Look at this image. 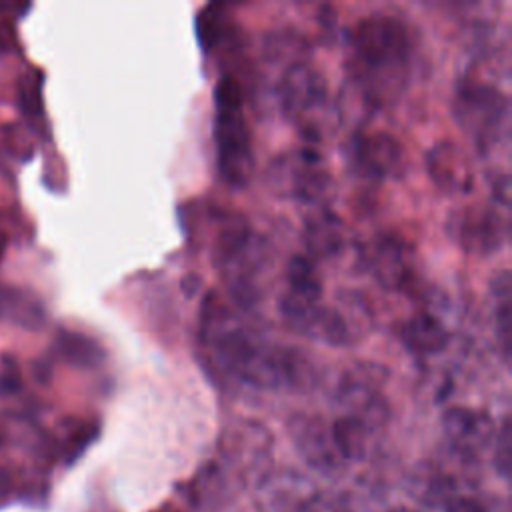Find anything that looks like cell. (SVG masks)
Wrapping results in <instances>:
<instances>
[{"label": "cell", "instance_id": "cell-16", "mask_svg": "<svg viewBox=\"0 0 512 512\" xmlns=\"http://www.w3.org/2000/svg\"><path fill=\"white\" fill-rule=\"evenodd\" d=\"M0 320L34 330L44 324L46 310L32 292L0 284Z\"/></svg>", "mask_w": 512, "mask_h": 512}, {"label": "cell", "instance_id": "cell-27", "mask_svg": "<svg viewBox=\"0 0 512 512\" xmlns=\"http://www.w3.org/2000/svg\"><path fill=\"white\" fill-rule=\"evenodd\" d=\"M4 252H6V236H4V232L0 230V260H2Z\"/></svg>", "mask_w": 512, "mask_h": 512}, {"label": "cell", "instance_id": "cell-28", "mask_svg": "<svg viewBox=\"0 0 512 512\" xmlns=\"http://www.w3.org/2000/svg\"><path fill=\"white\" fill-rule=\"evenodd\" d=\"M388 512H416V510L406 508V506H400V508H392V510H388Z\"/></svg>", "mask_w": 512, "mask_h": 512}, {"label": "cell", "instance_id": "cell-20", "mask_svg": "<svg viewBox=\"0 0 512 512\" xmlns=\"http://www.w3.org/2000/svg\"><path fill=\"white\" fill-rule=\"evenodd\" d=\"M332 308L342 318L352 342L362 338L370 330V324H372L370 306L364 300V296H360L358 292H340Z\"/></svg>", "mask_w": 512, "mask_h": 512}, {"label": "cell", "instance_id": "cell-24", "mask_svg": "<svg viewBox=\"0 0 512 512\" xmlns=\"http://www.w3.org/2000/svg\"><path fill=\"white\" fill-rule=\"evenodd\" d=\"M20 388V370L12 360H6V364L0 368V392L12 394Z\"/></svg>", "mask_w": 512, "mask_h": 512}, {"label": "cell", "instance_id": "cell-2", "mask_svg": "<svg viewBox=\"0 0 512 512\" xmlns=\"http://www.w3.org/2000/svg\"><path fill=\"white\" fill-rule=\"evenodd\" d=\"M214 140L222 180L244 186L254 174V150L248 122L242 112V90L232 74H224L214 88Z\"/></svg>", "mask_w": 512, "mask_h": 512}, {"label": "cell", "instance_id": "cell-19", "mask_svg": "<svg viewBox=\"0 0 512 512\" xmlns=\"http://www.w3.org/2000/svg\"><path fill=\"white\" fill-rule=\"evenodd\" d=\"M56 350L66 362L82 368H94L104 360V350L96 340L72 330L58 332Z\"/></svg>", "mask_w": 512, "mask_h": 512}, {"label": "cell", "instance_id": "cell-15", "mask_svg": "<svg viewBox=\"0 0 512 512\" xmlns=\"http://www.w3.org/2000/svg\"><path fill=\"white\" fill-rule=\"evenodd\" d=\"M400 338L412 354L432 356L448 346L450 336L446 326L436 316H432L430 312H416L404 322Z\"/></svg>", "mask_w": 512, "mask_h": 512}, {"label": "cell", "instance_id": "cell-13", "mask_svg": "<svg viewBox=\"0 0 512 512\" xmlns=\"http://www.w3.org/2000/svg\"><path fill=\"white\" fill-rule=\"evenodd\" d=\"M348 242V228L344 220L328 210L326 206H316L304 220V246L306 256L314 258H334Z\"/></svg>", "mask_w": 512, "mask_h": 512}, {"label": "cell", "instance_id": "cell-14", "mask_svg": "<svg viewBox=\"0 0 512 512\" xmlns=\"http://www.w3.org/2000/svg\"><path fill=\"white\" fill-rule=\"evenodd\" d=\"M426 168L432 182L446 192H466L472 188V168L452 142H438L426 154Z\"/></svg>", "mask_w": 512, "mask_h": 512}, {"label": "cell", "instance_id": "cell-1", "mask_svg": "<svg viewBox=\"0 0 512 512\" xmlns=\"http://www.w3.org/2000/svg\"><path fill=\"white\" fill-rule=\"evenodd\" d=\"M410 34L388 14H370L352 30V72L362 92L384 98L402 88L408 78Z\"/></svg>", "mask_w": 512, "mask_h": 512}, {"label": "cell", "instance_id": "cell-22", "mask_svg": "<svg viewBox=\"0 0 512 512\" xmlns=\"http://www.w3.org/2000/svg\"><path fill=\"white\" fill-rule=\"evenodd\" d=\"M492 442H494V466L498 474L506 478L510 474V464H512V432H510L508 418L502 422L500 428H496Z\"/></svg>", "mask_w": 512, "mask_h": 512}, {"label": "cell", "instance_id": "cell-4", "mask_svg": "<svg viewBox=\"0 0 512 512\" xmlns=\"http://www.w3.org/2000/svg\"><path fill=\"white\" fill-rule=\"evenodd\" d=\"M454 116L478 144L500 138L508 122V98L484 82H464L454 96Z\"/></svg>", "mask_w": 512, "mask_h": 512}, {"label": "cell", "instance_id": "cell-18", "mask_svg": "<svg viewBox=\"0 0 512 512\" xmlns=\"http://www.w3.org/2000/svg\"><path fill=\"white\" fill-rule=\"evenodd\" d=\"M490 296H492V312H494V326L496 336L500 340V352L504 362L510 356V274L508 270H500L490 282Z\"/></svg>", "mask_w": 512, "mask_h": 512}, {"label": "cell", "instance_id": "cell-11", "mask_svg": "<svg viewBox=\"0 0 512 512\" xmlns=\"http://www.w3.org/2000/svg\"><path fill=\"white\" fill-rule=\"evenodd\" d=\"M288 434L304 462L320 472H336L344 460L334 444L330 424L312 414H296L288 422Z\"/></svg>", "mask_w": 512, "mask_h": 512}, {"label": "cell", "instance_id": "cell-23", "mask_svg": "<svg viewBox=\"0 0 512 512\" xmlns=\"http://www.w3.org/2000/svg\"><path fill=\"white\" fill-rule=\"evenodd\" d=\"M92 436H94V430H92L88 424L76 422V424L68 430V434L64 436V444H62L64 454H66L68 458L78 456V454L86 448V444L92 440Z\"/></svg>", "mask_w": 512, "mask_h": 512}, {"label": "cell", "instance_id": "cell-25", "mask_svg": "<svg viewBox=\"0 0 512 512\" xmlns=\"http://www.w3.org/2000/svg\"><path fill=\"white\" fill-rule=\"evenodd\" d=\"M444 512H486V508L476 502L474 498H464V496H456L446 504Z\"/></svg>", "mask_w": 512, "mask_h": 512}, {"label": "cell", "instance_id": "cell-3", "mask_svg": "<svg viewBox=\"0 0 512 512\" xmlns=\"http://www.w3.org/2000/svg\"><path fill=\"white\" fill-rule=\"evenodd\" d=\"M270 190L310 206H324L332 194V178L314 148H298L276 156L268 166Z\"/></svg>", "mask_w": 512, "mask_h": 512}, {"label": "cell", "instance_id": "cell-26", "mask_svg": "<svg viewBox=\"0 0 512 512\" xmlns=\"http://www.w3.org/2000/svg\"><path fill=\"white\" fill-rule=\"evenodd\" d=\"M10 46H12V32L8 28V22L0 20V54L10 50Z\"/></svg>", "mask_w": 512, "mask_h": 512}, {"label": "cell", "instance_id": "cell-7", "mask_svg": "<svg viewBox=\"0 0 512 512\" xmlns=\"http://www.w3.org/2000/svg\"><path fill=\"white\" fill-rule=\"evenodd\" d=\"M448 234L464 250L488 254L498 250L508 238V206H470L454 212L446 222Z\"/></svg>", "mask_w": 512, "mask_h": 512}, {"label": "cell", "instance_id": "cell-9", "mask_svg": "<svg viewBox=\"0 0 512 512\" xmlns=\"http://www.w3.org/2000/svg\"><path fill=\"white\" fill-rule=\"evenodd\" d=\"M442 432L456 456L472 460L492 444L496 424L486 410L450 406L442 414Z\"/></svg>", "mask_w": 512, "mask_h": 512}, {"label": "cell", "instance_id": "cell-10", "mask_svg": "<svg viewBox=\"0 0 512 512\" xmlns=\"http://www.w3.org/2000/svg\"><path fill=\"white\" fill-rule=\"evenodd\" d=\"M326 96V80L320 72L304 62L290 64L278 84V98L282 110L290 118L304 124H308L314 110L324 108Z\"/></svg>", "mask_w": 512, "mask_h": 512}, {"label": "cell", "instance_id": "cell-5", "mask_svg": "<svg viewBox=\"0 0 512 512\" xmlns=\"http://www.w3.org/2000/svg\"><path fill=\"white\" fill-rule=\"evenodd\" d=\"M270 452L272 436L260 422H236L220 438V466L230 468L244 482L262 484L268 478Z\"/></svg>", "mask_w": 512, "mask_h": 512}, {"label": "cell", "instance_id": "cell-12", "mask_svg": "<svg viewBox=\"0 0 512 512\" xmlns=\"http://www.w3.org/2000/svg\"><path fill=\"white\" fill-rule=\"evenodd\" d=\"M414 250L394 234L378 236L366 252V264L372 276L386 288H402L412 278Z\"/></svg>", "mask_w": 512, "mask_h": 512}, {"label": "cell", "instance_id": "cell-6", "mask_svg": "<svg viewBox=\"0 0 512 512\" xmlns=\"http://www.w3.org/2000/svg\"><path fill=\"white\" fill-rule=\"evenodd\" d=\"M322 306V282L314 260L294 256L286 266V290L278 304L284 322L294 332L314 336Z\"/></svg>", "mask_w": 512, "mask_h": 512}, {"label": "cell", "instance_id": "cell-8", "mask_svg": "<svg viewBox=\"0 0 512 512\" xmlns=\"http://www.w3.org/2000/svg\"><path fill=\"white\" fill-rule=\"evenodd\" d=\"M348 162L358 174L374 180L400 178L406 170L404 148L386 132L356 134L350 142Z\"/></svg>", "mask_w": 512, "mask_h": 512}, {"label": "cell", "instance_id": "cell-17", "mask_svg": "<svg viewBox=\"0 0 512 512\" xmlns=\"http://www.w3.org/2000/svg\"><path fill=\"white\" fill-rule=\"evenodd\" d=\"M334 444L342 456V460H364L370 452L372 438L376 432L366 428L354 418L338 414L336 420L330 424Z\"/></svg>", "mask_w": 512, "mask_h": 512}, {"label": "cell", "instance_id": "cell-21", "mask_svg": "<svg viewBox=\"0 0 512 512\" xmlns=\"http://www.w3.org/2000/svg\"><path fill=\"white\" fill-rule=\"evenodd\" d=\"M228 32V18L220 6H206L196 18V36L204 50H214Z\"/></svg>", "mask_w": 512, "mask_h": 512}]
</instances>
